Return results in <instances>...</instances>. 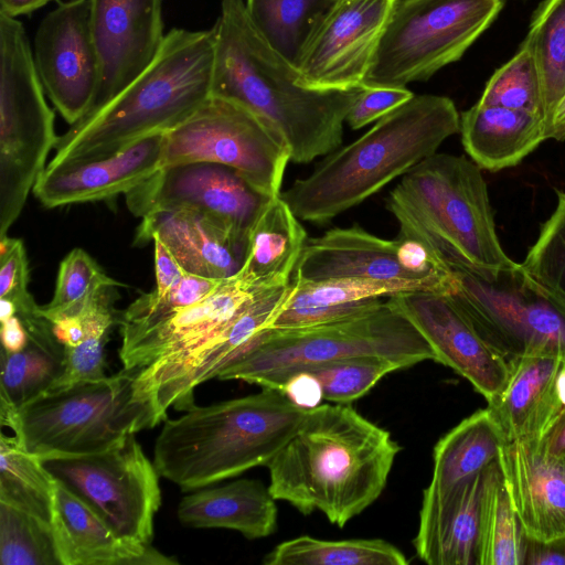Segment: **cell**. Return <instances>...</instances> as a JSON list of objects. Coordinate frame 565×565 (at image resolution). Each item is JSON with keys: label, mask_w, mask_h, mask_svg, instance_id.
Returning a JSON list of instances; mask_svg holds the SVG:
<instances>
[{"label": "cell", "mask_w": 565, "mask_h": 565, "mask_svg": "<svg viewBox=\"0 0 565 565\" xmlns=\"http://www.w3.org/2000/svg\"><path fill=\"white\" fill-rule=\"evenodd\" d=\"M212 31V96L232 100L268 124L287 142L296 163H309L341 146L343 124L362 87L320 90L300 85L295 66L255 29L244 0H221Z\"/></svg>", "instance_id": "1"}, {"label": "cell", "mask_w": 565, "mask_h": 565, "mask_svg": "<svg viewBox=\"0 0 565 565\" xmlns=\"http://www.w3.org/2000/svg\"><path fill=\"white\" fill-rule=\"evenodd\" d=\"M399 450L353 407L321 404L266 466L268 488L300 513L320 511L342 527L381 495Z\"/></svg>", "instance_id": "2"}, {"label": "cell", "mask_w": 565, "mask_h": 565, "mask_svg": "<svg viewBox=\"0 0 565 565\" xmlns=\"http://www.w3.org/2000/svg\"><path fill=\"white\" fill-rule=\"evenodd\" d=\"M458 131L460 116L450 98L414 95L360 138L329 153L280 196L299 220L329 222L436 153Z\"/></svg>", "instance_id": "3"}, {"label": "cell", "mask_w": 565, "mask_h": 565, "mask_svg": "<svg viewBox=\"0 0 565 565\" xmlns=\"http://www.w3.org/2000/svg\"><path fill=\"white\" fill-rule=\"evenodd\" d=\"M213 31L171 29L134 82L61 137L47 164L110 156L186 119L211 96Z\"/></svg>", "instance_id": "4"}, {"label": "cell", "mask_w": 565, "mask_h": 565, "mask_svg": "<svg viewBox=\"0 0 565 565\" xmlns=\"http://www.w3.org/2000/svg\"><path fill=\"white\" fill-rule=\"evenodd\" d=\"M308 411L268 387L209 406L193 405L184 415L164 420L156 439L154 467L181 490L193 491L267 466Z\"/></svg>", "instance_id": "5"}, {"label": "cell", "mask_w": 565, "mask_h": 565, "mask_svg": "<svg viewBox=\"0 0 565 565\" xmlns=\"http://www.w3.org/2000/svg\"><path fill=\"white\" fill-rule=\"evenodd\" d=\"M385 207L450 267L489 276L516 265L497 236L487 183L465 156L434 153L403 177Z\"/></svg>", "instance_id": "6"}, {"label": "cell", "mask_w": 565, "mask_h": 565, "mask_svg": "<svg viewBox=\"0 0 565 565\" xmlns=\"http://www.w3.org/2000/svg\"><path fill=\"white\" fill-rule=\"evenodd\" d=\"M353 356H380L403 369L434 351L413 323L388 299L355 313L297 328H266L217 376L281 391L296 374Z\"/></svg>", "instance_id": "7"}, {"label": "cell", "mask_w": 565, "mask_h": 565, "mask_svg": "<svg viewBox=\"0 0 565 565\" xmlns=\"http://www.w3.org/2000/svg\"><path fill=\"white\" fill-rule=\"evenodd\" d=\"M138 371L51 388L20 408L0 411L19 445L40 458L103 451L128 434L160 424L135 391Z\"/></svg>", "instance_id": "8"}, {"label": "cell", "mask_w": 565, "mask_h": 565, "mask_svg": "<svg viewBox=\"0 0 565 565\" xmlns=\"http://www.w3.org/2000/svg\"><path fill=\"white\" fill-rule=\"evenodd\" d=\"M22 22L0 13V238L20 216L58 137Z\"/></svg>", "instance_id": "9"}, {"label": "cell", "mask_w": 565, "mask_h": 565, "mask_svg": "<svg viewBox=\"0 0 565 565\" xmlns=\"http://www.w3.org/2000/svg\"><path fill=\"white\" fill-rule=\"evenodd\" d=\"M503 7V0H396L363 86L427 81L460 60Z\"/></svg>", "instance_id": "10"}, {"label": "cell", "mask_w": 565, "mask_h": 565, "mask_svg": "<svg viewBox=\"0 0 565 565\" xmlns=\"http://www.w3.org/2000/svg\"><path fill=\"white\" fill-rule=\"evenodd\" d=\"M451 268L458 288L450 296L480 337L508 364L527 355L565 359V303L533 279L521 264L489 276Z\"/></svg>", "instance_id": "11"}, {"label": "cell", "mask_w": 565, "mask_h": 565, "mask_svg": "<svg viewBox=\"0 0 565 565\" xmlns=\"http://www.w3.org/2000/svg\"><path fill=\"white\" fill-rule=\"evenodd\" d=\"M290 149L268 124L245 107L210 96L163 134L161 168L212 162L234 169L259 192L280 195Z\"/></svg>", "instance_id": "12"}, {"label": "cell", "mask_w": 565, "mask_h": 565, "mask_svg": "<svg viewBox=\"0 0 565 565\" xmlns=\"http://www.w3.org/2000/svg\"><path fill=\"white\" fill-rule=\"evenodd\" d=\"M40 459L57 483L87 504L120 539L151 544L161 504L160 475L135 433L103 451Z\"/></svg>", "instance_id": "13"}, {"label": "cell", "mask_w": 565, "mask_h": 565, "mask_svg": "<svg viewBox=\"0 0 565 565\" xmlns=\"http://www.w3.org/2000/svg\"><path fill=\"white\" fill-rule=\"evenodd\" d=\"M291 278L292 284L337 279L427 282L446 295L458 288L456 274L441 255L402 227L394 239L377 237L359 225L308 238Z\"/></svg>", "instance_id": "14"}, {"label": "cell", "mask_w": 565, "mask_h": 565, "mask_svg": "<svg viewBox=\"0 0 565 565\" xmlns=\"http://www.w3.org/2000/svg\"><path fill=\"white\" fill-rule=\"evenodd\" d=\"M271 199L234 169L212 162L161 168L126 194L127 206L136 216L161 210H195L245 245Z\"/></svg>", "instance_id": "15"}, {"label": "cell", "mask_w": 565, "mask_h": 565, "mask_svg": "<svg viewBox=\"0 0 565 565\" xmlns=\"http://www.w3.org/2000/svg\"><path fill=\"white\" fill-rule=\"evenodd\" d=\"M396 0H335L295 65L298 83L320 90L363 86Z\"/></svg>", "instance_id": "16"}, {"label": "cell", "mask_w": 565, "mask_h": 565, "mask_svg": "<svg viewBox=\"0 0 565 565\" xmlns=\"http://www.w3.org/2000/svg\"><path fill=\"white\" fill-rule=\"evenodd\" d=\"M33 56L46 96L74 125L89 110L99 81L90 0L58 1L39 24Z\"/></svg>", "instance_id": "17"}, {"label": "cell", "mask_w": 565, "mask_h": 565, "mask_svg": "<svg viewBox=\"0 0 565 565\" xmlns=\"http://www.w3.org/2000/svg\"><path fill=\"white\" fill-rule=\"evenodd\" d=\"M387 299L428 342L435 362L465 377L487 402L499 393L509 364L480 337L450 295L407 291Z\"/></svg>", "instance_id": "18"}, {"label": "cell", "mask_w": 565, "mask_h": 565, "mask_svg": "<svg viewBox=\"0 0 565 565\" xmlns=\"http://www.w3.org/2000/svg\"><path fill=\"white\" fill-rule=\"evenodd\" d=\"M162 2L90 0V26L99 63V81L87 114L120 93L156 58L166 38Z\"/></svg>", "instance_id": "19"}, {"label": "cell", "mask_w": 565, "mask_h": 565, "mask_svg": "<svg viewBox=\"0 0 565 565\" xmlns=\"http://www.w3.org/2000/svg\"><path fill=\"white\" fill-rule=\"evenodd\" d=\"M498 463L450 488L424 490L413 540L419 559L429 565H481L486 495Z\"/></svg>", "instance_id": "20"}, {"label": "cell", "mask_w": 565, "mask_h": 565, "mask_svg": "<svg viewBox=\"0 0 565 565\" xmlns=\"http://www.w3.org/2000/svg\"><path fill=\"white\" fill-rule=\"evenodd\" d=\"M163 134L142 138L107 157L46 164L33 193L46 207L127 194L161 169Z\"/></svg>", "instance_id": "21"}, {"label": "cell", "mask_w": 565, "mask_h": 565, "mask_svg": "<svg viewBox=\"0 0 565 565\" xmlns=\"http://www.w3.org/2000/svg\"><path fill=\"white\" fill-rule=\"evenodd\" d=\"M500 463L525 533L565 535V454H547L536 439L515 440L504 444Z\"/></svg>", "instance_id": "22"}, {"label": "cell", "mask_w": 565, "mask_h": 565, "mask_svg": "<svg viewBox=\"0 0 565 565\" xmlns=\"http://www.w3.org/2000/svg\"><path fill=\"white\" fill-rule=\"evenodd\" d=\"M141 218L134 245L160 239L188 273L222 280L235 275L244 263L247 245L199 211L161 210Z\"/></svg>", "instance_id": "23"}, {"label": "cell", "mask_w": 565, "mask_h": 565, "mask_svg": "<svg viewBox=\"0 0 565 565\" xmlns=\"http://www.w3.org/2000/svg\"><path fill=\"white\" fill-rule=\"evenodd\" d=\"M564 360L542 354L509 362L508 379L487 407L505 443L539 439L564 409L556 387Z\"/></svg>", "instance_id": "24"}, {"label": "cell", "mask_w": 565, "mask_h": 565, "mask_svg": "<svg viewBox=\"0 0 565 565\" xmlns=\"http://www.w3.org/2000/svg\"><path fill=\"white\" fill-rule=\"evenodd\" d=\"M461 141L480 169L499 171L519 164L547 139L541 116L477 102L460 116Z\"/></svg>", "instance_id": "25"}, {"label": "cell", "mask_w": 565, "mask_h": 565, "mask_svg": "<svg viewBox=\"0 0 565 565\" xmlns=\"http://www.w3.org/2000/svg\"><path fill=\"white\" fill-rule=\"evenodd\" d=\"M269 488L255 479L203 489L182 498L179 521L191 527H222L242 533L249 540L273 534L278 509Z\"/></svg>", "instance_id": "26"}, {"label": "cell", "mask_w": 565, "mask_h": 565, "mask_svg": "<svg viewBox=\"0 0 565 565\" xmlns=\"http://www.w3.org/2000/svg\"><path fill=\"white\" fill-rule=\"evenodd\" d=\"M291 282V281H290ZM284 306L268 328L317 324L366 309L383 297L407 291H439L427 282L337 279L292 284Z\"/></svg>", "instance_id": "27"}, {"label": "cell", "mask_w": 565, "mask_h": 565, "mask_svg": "<svg viewBox=\"0 0 565 565\" xmlns=\"http://www.w3.org/2000/svg\"><path fill=\"white\" fill-rule=\"evenodd\" d=\"M51 526L61 565H134L149 545L120 539L97 513L57 482Z\"/></svg>", "instance_id": "28"}, {"label": "cell", "mask_w": 565, "mask_h": 565, "mask_svg": "<svg viewBox=\"0 0 565 565\" xmlns=\"http://www.w3.org/2000/svg\"><path fill=\"white\" fill-rule=\"evenodd\" d=\"M307 232L280 195L273 198L253 226L241 269L255 289L286 286L307 243Z\"/></svg>", "instance_id": "29"}, {"label": "cell", "mask_w": 565, "mask_h": 565, "mask_svg": "<svg viewBox=\"0 0 565 565\" xmlns=\"http://www.w3.org/2000/svg\"><path fill=\"white\" fill-rule=\"evenodd\" d=\"M28 343L19 352L1 350L0 411L20 408L53 387L64 370V347L41 313L19 317Z\"/></svg>", "instance_id": "30"}, {"label": "cell", "mask_w": 565, "mask_h": 565, "mask_svg": "<svg viewBox=\"0 0 565 565\" xmlns=\"http://www.w3.org/2000/svg\"><path fill=\"white\" fill-rule=\"evenodd\" d=\"M504 444L488 408L473 413L435 445L431 481L427 487L447 489L492 467L500 461Z\"/></svg>", "instance_id": "31"}, {"label": "cell", "mask_w": 565, "mask_h": 565, "mask_svg": "<svg viewBox=\"0 0 565 565\" xmlns=\"http://www.w3.org/2000/svg\"><path fill=\"white\" fill-rule=\"evenodd\" d=\"M395 545L381 539L328 541L301 535L276 545L265 565H407Z\"/></svg>", "instance_id": "32"}, {"label": "cell", "mask_w": 565, "mask_h": 565, "mask_svg": "<svg viewBox=\"0 0 565 565\" xmlns=\"http://www.w3.org/2000/svg\"><path fill=\"white\" fill-rule=\"evenodd\" d=\"M255 29L291 65L335 0H244Z\"/></svg>", "instance_id": "33"}, {"label": "cell", "mask_w": 565, "mask_h": 565, "mask_svg": "<svg viewBox=\"0 0 565 565\" xmlns=\"http://www.w3.org/2000/svg\"><path fill=\"white\" fill-rule=\"evenodd\" d=\"M56 481L14 436L0 438V502L51 524Z\"/></svg>", "instance_id": "34"}, {"label": "cell", "mask_w": 565, "mask_h": 565, "mask_svg": "<svg viewBox=\"0 0 565 565\" xmlns=\"http://www.w3.org/2000/svg\"><path fill=\"white\" fill-rule=\"evenodd\" d=\"M520 46L527 49L541 78L546 121L565 93V0H543Z\"/></svg>", "instance_id": "35"}, {"label": "cell", "mask_w": 565, "mask_h": 565, "mask_svg": "<svg viewBox=\"0 0 565 565\" xmlns=\"http://www.w3.org/2000/svg\"><path fill=\"white\" fill-rule=\"evenodd\" d=\"M525 534L499 461L486 495L481 565H522Z\"/></svg>", "instance_id": "36"}, {"label": "cell", "mask_w": 565, "mask_h": 565, "mask_svg": "<svg viewBox=\"0 0 565 565\" xmlns=\"http://www.w3.org/2000/svg\"><path fill=\"white\" fill-rule=\"evenodd\" d=\"M114 289L103 291L78 315L84 326L85 337L76 345L64 347V370L52 388L106 376L104 348L110 328L118 322L113 306Z\"/></svg>", "instance_id": "37"}, {"label": "cell", "mask_w": 565, "mask_h": 565, "mask_svg": "<svg viewBox=\"0 0 565 565\" xmlns=\"http://www.w3.org/2000/svg\"><path fill=\"white\" fill-rule=\"evenodd\" d=\"M121 286L84 249L74 248L61 262L53 298L40 313L51 323L76 317L104 290Z\"/></svg>", "instance_id": "38"}, {"label": "cell", "mask_w": 565, "mask_h": 565, "mask_svg": "<svg viewBox=\"0 0 565 565\" xmlns=\"http://www.w3.org/2000/svg\"><path fill=\"white\" fill-rule=\"evenodd\" d=\"M1 565H61L50 523L0 502Z\"/></svg>", "instance_id": "39"}, {"label": "cell", "mask_w": 565, "mask_h": 565, "mask_svg": "<svg viewBox=\"0 0 565 565\" xmlns=\"http://www.w3.org/2000/svg\"><path fill=\"white\" fill-rule=\"evenodd\" d=\"M478 102L531 113L546 121L541 78L531 52L520 46L515 55L492 74Z\"/></svg>", "instance_id": "40"}, {"label": "cell", "mask_w": 565, "mask_h": 565, "mask_svg": "<svg viewBox=\"0 0 565 565\" xmlns=\"http://www.w3.org/2000/svg\"><path fill=\"white\" fill-rule=\"evenodd\" d=\"M401 369L386 358L353 356L319 364L306 372L319 381L324 399L349 404L365 395L385 375Z\"/></svg>", "instance_id": "41"}, {"label": "cell", "mask_w": 565, "mask_h": 565, "mask_svg": "<svg viewBox=\"0 0 565 565\" xmlns=\"http://www.w3.org/2000/svg\"><path fill=\"white\" fill-rule=\"evenodd\" d=\"M542 225L539 238L521 264L544 289L565 303V192Z\"/></svg>", "instance_id": "42"}, {"label": "cell", "mask_w": 565, "mask_h": 565, "mask_svg": "<svg viewBox=\"0 0 565 565\" xmlns=\"http://www.w3.org/2000/svg\"><path fill=\"white\" fill-rule=\"evenodd\" d=\"M221 280L186 273L168 292L154 297L142 294L118 318V323L136 324L162 318L207 297Z\"/></svg>", "instance_id": "43"}, {"label": "cell", "mask_w": 565, "mask_h": 565, "mask_svg": "<svg viewBox=\"0 0 565 565\" xmlns=\"http://www.w3.org/2000/svg\"><path fill=\"white\" fill-rule=\"evenodd\" d=\"M0 299L12 302L17 316L40 312L29 291L28 258L20 238H0Z\"/></svg>", "instance_id": "44"}, {"label": "cell", "mask_w": 565, "mask_h": 565, "mask_svg": "<svg viewBox=\"0 0 565 565\" xmlns=\"http://www.w3.org/2000/svg\"><path fill=\"white\" fill-rule=\"evenodd\" d=\"M413 97L414 94L406 87L363 86L347 115L345 122L353 130L363 128L401 107Z\"/></svg>", "instance_id": "45"}, {"label": "cell", "mask_w": 565, "mask_h": 565, "mask_svg": "<svg viewBox=\"0 0 565 565\" xmlns=\"http://www.w3.org/2000/svg\"><path fill=\"white\" fill-rule=\"evenodd\" d=\"M522 565H565V535L540 540L525 534Z\"/></svg>", "instance_id": "46"}, {"label": "cell", "mask_w": 565, "mask_h": 565, "mask_svg": "<svg viewBox=\"0 0 565 565\" xmlns=\"http://www.w3.org/2000/svg\"><path fill=\"white\" fill-rule=\"evenodd\" d=\"M154 246L156 288L150 291L154 297L168 292L188 273L178 263L170 250L158 238H152Z\"/></svg>", "instance_id": "47"}, {"label": "cell", "mask_w": 565, "mask_h": 565, "mask_svg": "<svg viewBox=\"0 0 565 565\" xmlns=\"http://www.w3.org/2000/svg\"><path fill=\"white\" fill-rule=\"evenodd\" d=\"M281 392L297 406L312 409L323 398L319 381L310 373L302 372L294 375L282 387Z\"/></svg>", "instance_id": "48"}, {"label": "cell", "mask_w": 565, "mask_h": 565, "mask_svg": "<svg viewBox=\"0 0 565 565\" xmlns=\"http://www.w3.org/2000/svg\"><path fill=\"white\" fill-rule=\"evenodd\" d=\"M28 340V332L17 315L1 319L2 351L19 352L26 345Z\"/></svg>", "instance_id": "49"}, {"label": "cell", "mask_w": 565, "mask_h": 565, "mask_svg": "<svg viewBox=\"0 0 565 565\" xmlns=\"http://www.w3.org/2000/svg\"><path fill=\"white\" fill-rule=\"evenodd\" d=\"M536 440L540 447L547 454H565V408Z\"/></svg>", "instance_id": "50"}, {"label": "cell", "mask_w": 565, "mask_h": 565, "mask_svg": "<svg viewBox=\"0 0 565 565\" xmlns=\"http://www.w3.org/2000/svg\"><path fill=\"white\" fill-rule=\"evenodd\" d=\"M56 0H0V13L10 18L30 14Z\"/></svg>", "instance_id": "51"}, {"label": "cell", "mask_w": 565, "mask_h": 565, "mask_svg": "<svg viewBox=\"0 0 565 565\" xmlns=\"http://www.w3.org/2000/svg\"><path fill=\"white\" fill-rule=\"evenodd\" d=\"M565 140V93L555 106L547 126V139Z\"/></svg>", "instance_id": "52"}, {"label": "cell", "mask_w": 565, "mask_h": 565, "mask_svg": "<svg viewBox=\"0 0 565 565\" xmlns=\"http://www.w3.org/2000/svg\"><path fill=\"white\" fill-rule=\"evenodd\" d=\"M556 387L559 401L565 408V360L559 369L556 380Z\"/></svg>", "instance_id": "53"}]
</instances>
